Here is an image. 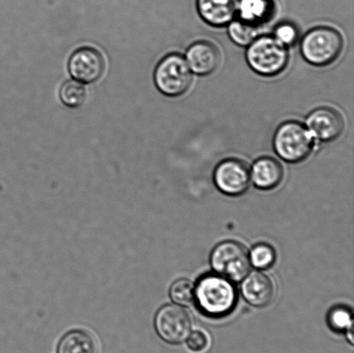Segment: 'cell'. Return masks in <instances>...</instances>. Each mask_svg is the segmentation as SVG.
<instances>
[{
  "instance_id": "6da1fadb",
  "label": "cell",
  "mask_w": 354,
  "mask_h": 353,
  "mask_svg": "<svg viewBox=\"0 0 354 353\" xmlns=\"http://www.w3.org/2000/svg\"><path fill=\"white\" fill-rule=\"evenodd\" d=\"M198 309L211 318L227 316L234 310L238 295L230 280L218 274L201 276L194 288Z\"/></svg>"
},
{
  "instance_id": "7a4b0ae2",
  "label": "cell",
  "mask_w": 354,
  "mask_h": 353,
  "mask_svg": "<svg viewBox=\"0 0 354 353\" xmlns=\"http://www.w3.org/2000/svg\"><path fill=\"white\" fill-rule=\"evenodd\" d=\"M245 57L250 68L265 77L282 74L290 61L288 47L274 36L257 37L249 45Z\"/></svg>"
},
{
  "instance_id": "3957f363",
  "label": "cell",
  "mask_w": 354,
  "mask_h": 353,
  "mask_svg": "<svg viewBox=\"0 0 354 353\" xmlns=\"http://www.w3.org/2000/svg\"><path fill=\"white\" fill-rule=\"evenodd\" d=\"M344 40L335 28L318 26L308 30L301 41V53L308 64L326 67L342 55Z\"/></svg>"
},
{
  "instance_id": "277c9868",
  "label": "cell",
  "mask_w": 354,
  "mask_h": 353,
  "mask_svg": "<svg viewBox=\"0 0 354 353\" xmlns=\"http://www.w3.org/2000/svg\"><path fill=\"white\" fill-rule=\"evenodd\" d=\"M314 146L313 135L298 121H286L277 128L274 134V150L280 158L289 164H298L306 160Z\"/></svg>"
},
{
  "instance_id": "5b68a950",
  "label": "cell",
  "mask_w": 354,
  "mask_h": 353,
  "mask_svg": "<svg viewBox=\"0 0 354 353\" xmlns=\"http://www.w3.org/2000/svg\"><path fill=\"white\" fill-rule=\"evenodd\" d=\"M154 82L162 95L179 97L189 91L193 82V72L183 55L172 53L158 62L154 72Z\"/></svg>"
},
{
  "instance_id": "8992f818",
  "label": "cell",
  "mask_w": 354,
  "mask_h": 353,
  "mask_svg": "<svg viewBox=\"0 0 354 353\" xmlns=\"http://www.w3.org/2000/svg\"><path fill=\"white\" fill-rule=\"evenodd\" d=\"M212 268L216 274L232 282H241L250 271L249 254L239 242L224 241L214 247L210 256Z\"/></svg>"
},
{
  "instance_id": "52a82bcc",
  "label": "cell",
  "mask_w": 354,
  "mask_h": 353,
  "mask_svg": "<svg viewBox=\"0 0 354 353\" xmlns=\"http://www.w3.org/2000/svg\"><path fill=\"white\" fill-rule=\"evenodd\" d=\"M154 327L162 341L171 345H179L189 336L192 323L185 309L168 304L156 314Z\"/></svg>"
},
{
  "instance_id": "ba28073f",
  "label": "cell",
  "mask_w": 354,
  "mask_h": 353,
  "mask_svg": "<svg viewBox=\"0 0 354 353\" xmlns=\"http://www.w3.org/2000/svg\"><path fill=\"white\" fill-rule=\"evenodd\" d=\"M214 181L224 195L239 196L248 191L251 173L245 162L235 158L225 159L215 168Z\"/></svg>"
},
{
  "instance_id": "9c48e42d",
  "label": "cell",
  "mask_w": 354,
  "mask_h": 353,
  "mask_svg": "<svg viewBox=\"0 0 354 353\" xmlns=\"http://www.w3.org/2000/svg\"><path fill=\"white\" fill-rule=\"evenodd\" d=\"M105 68L102 54L91 47L79 48L72 54L68 61V70L72 77L86 84L98 81Z\"/></svg>"
},
{
  "instance_id": "30bf717a",
  "label": "cell",
  "mask_w": 354,
  "mask_h": 353,
  "mask_svg": "<svg viewBox=\"0 0 354 353\" xmlns=\"http://www.w3.org/2000/svg\"><path fill=\"white\" fill-rule=\"evenodd\" d=\"M306 124L313 137L325 143L337 140L345 129L342 113L328 106L312 111L307 117Z\"/></svg>"
},
{
  "instance_id": "8fae6325",
  "label": "cell",
  "mask_w": 354,
  "mask_h": 353,
  "mask_svg": "<svg viewBox=\"0 0 354 353\" xmlns=\"http://www.w3.org/2000/svg\"><path fill=\"white\" fill-rule=\"evenodd\" d=\"M186 61L194 74L207 76L217 70L221 62V54L212 41H197L187 48Z\"/></svg>"
},
{
  "instance_id": "7c38bea8",
  "label": "cell",
  "mask_w": 354,
  "mask_h": 353,
  "mask_svg": "<svg viewBox=\"0 0 354 353\" xmlns=\"http://www.w3.org/2000/svg\"><path fill=\"white\" fill-rule=\"evenodd\" d=\"M239 0H197L198 13L213 27L228 26L238 14Z\"/></svg>"
},
{
  "instance_id": "4fadbf2b",
  "label": "cell",
  "mask_w": 354,
  "mask_h": 353,
  "mask_svg": "<svg viewBox=\"0 0 354 353\" xmlns=\"http://www.w3.org/2000/svg\"><path fill=\"white\" fill-rule=\"evenodd\" d=\"M241 285V293L250 305L265 307L272 302L274 286L268 276L262 272H252L245 276Z\"/></svg>"
},
{
  "instance_id": "5bb4252c",
  "label": "cell",
  "mask_w": 354,
  "mask_h": 353,
  "mask_svg": "<svg viewBox=\"0 0 354 353\" xmlns=\"http://www.w3.org/2000/svg\"><path fill=\"white\" fill-rule=\"evenodd\" d=\"M251 180L257 189L272 190L283 181V169L279 161L270 157L260 158L252 166Z\"/></svg>"
},
{
  "instance_id": "9a60e30c",
  "label": "cell",
  "mask_w": 354,
  "mask_h": 353,
  "mask_svg": "<svg viewBox=\"0 0 354 353\" xmlns=\"http://www.w3.org/2000/svg\"><path fill=\"white\" fill-rule=\"evenodd\" d=\"M274 10L272 0H239V19L256 26L268 22Z\"/></svg>"
},
{
  "instance_id": "2e32d148",
  "label": "cell",
  "mask_w": 354,
  "mask_h": 353,
  "mask_svg": "<svg viewBox=\"0 0 354 353\" xmlns=\"http://www.w3.org/2000/svg\"><path fill=\"white\" fill-rule=\"evenodd\" d=\"M57 353H96V345L88 332L75 330L62 337L57 345Z\"/></svg>"
},
{
  "instance_id": "e0dca14e",
  "label": "cell",
  "mask_w": 354,
  "mask_h": 353,
  "mask_svg": "<svg viewBox=\"0 0 354 353\" xmlns=\"http://www.w3.org/2000/svg\"><path fill=\"white\" fill-rule=\"evenodd\" d=\"M231 40L241 47H248L259 37V27L239 19L228 24Z\"/></svg>"
},
{
  "instance_id": "ac0fdd59",
  "label": "cell",
  "mask_w": 354,
  "mask_h": 353,
  "mask_svg": "<svg viewBox=\"0 0 354 353\" xmlns=\"http://www.w3.org/2000/svg\"><path fill=\"white\" fill-rule=\"evenodd\" d=\"M86 92L84 86L78 81H68L62 86L60 98L66 106L78 108L84 104Z\"/></svg>"
},
{
  "instance_id": "d6986e66",
  "label": "cell",
  "mask_w": 354,
  "mask_h": 353,
  "mask_svg": "<svg viewBox=\"0 0 354 353\" xmlns=\"http://www.w3.org/2000/svg\"><path fill=\"white\" fill-rule=\"evenodd\" d=\"M328 323L331 330L335 332L353 331V319L352 311L344 306L333 307L328 316Z\"/></svg>"
},
{
  "instance_id": "ffe728a7",
  "label": "cell",
  "mask_w": 354,
  "mask_h": 353,
  "mask_svg": "<svg viewBox=\"0 0 354 353\" xmlns=\"http://www.w3.org/2000/svg\"><path fill=\"white\" fill-rule=\"evenodd\" d=\"M250 263L256 269H265L272 267L276 261V252L270 245L259 244L252 249L249 256Z\"/></svg>"
},
{
  "instance_id": "44dd1931",
  "label": "cell",
  "mask_w": 354,
  "mask_h": 353,
  "mask_svg": "<svg viewBox=\"0 0 354 353\" xmlns=\"http://www.w3.org/2000/svg\"><path fill=\"white\" fill-rule=\"evenodd\" d=\"M169 296L178 305L189 306L194 300V286L189 280H177L169 289Z\"/></svg>"
},
{
  "instance_id": "7402d4cb",
  "label": "cell",
  "mask_w": 354,
  "mask_h": 353,
  "mask_svg": "<svg viewBox=\"0 0 354 353\" xmlns=\"http://www.w3.org/2000/svg\"><path fill=\"white\" fill-rule=\"evenodd\" d=\"M274 37L277 40L286 45V46H291L297 43L299 32L297 28L290 23H283L276 28Z\"/></svg>"
},
{
  "instance_id": "603a6c76",
  "label": "cell",
  "mask_w": 354,
  "mask_h": 353,
  "mask_svg": "<svg viewBox=\"0 0 354 353\" xmlns=\"http://www.w3.org/2000/svg\"><path fill=\"white\" fill-rule=\"evenodd\" d=\"M187 347L191 351L200 352L205 350L208 345L207 335L201 331H194L190 333L187 338Z\"/></svg>"
}]
</instances>
